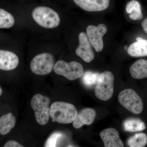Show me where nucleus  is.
I'll use <instances>...</instances> for the list:
<instances>
[{"label":"nucleus","instance_id":"obj_8","mask_svg":"<svg viewBox=\"0 0 147 147\" xmlns=\"http://www.w3.org/2000/svg\"><path fill=\"white\" fill-rule=\"evenodd\" d=\"M108 29L105 25L100 24L97 26H90L87 27V35L91 45L97 52H100L104 46L102 37L107 32Z\"/></svg>","mask_w":147,"mask_h":147},{"label":"nucleus","instance_id":"obj_12","mask_svg":"<svg viewBox=\"0 0 147 147\" xmlns=\"http://www.w3.org/2000/svg\"><path fill=\"white\" fill-rule=\"evenodd\" d=\"M19 59L15 53L0 50V69L5 71L13 70L18 66Z\"/></svg>","mask_w":147,"mask_h":147},{"label":"nucleus","instance_id":"obj_1","mask_svg":"<svg viewBox=\"0 0 147 147\" xmlns=\"http://www.w3.org/2000/svg\"><path fill=\"white\" fill-rule=\"evenodd\" d=\"M78 115L76 107L71 103L57 101L50 107V116L53 122L69 124L73 122Z\"/></svg>","mask_w":147,"mask_h":147},{"label":"nucleus","instance_id":"obj_14","mask_svg":"<svg viewBox=\"0 0 147 147\" xmlns=\"http://www.w3.org/2000/svg\"><path fill=\"white\" fill-rule=\"evenodd\" d=\"M137 40V42H133L129 47L127 53L134 57L147 56V40L138 37Z\"/></svg>","mask_w":147,"mask_h":147},{"label":"nucleus","instance_id":"obj_6","mask_svg":"<svg viewBox=\"0 0 147 147\" xmlns=\"http://www.w3.org/2000/svg\"><path fill=\"white\" fill-rule=\"evenodd\" d=\"M54 71L58 75H61L70 81H74L82 77L84 69L82 64L73 61L67 63L64 61H58L54 67Z\"/></svg>","mask_w":147,"mask_h":147},{"label":"nucleus","instance_id":"obj_24","mask_svg":"<svg viewBox=\"0 0 147 147\" xmlns=\"http://www.w3.org/2000/svg\"><path fill=\"white\" fill-rule=\"evenodd\" d=\"M142 26L144 30L147 34V18L142 22Z\"/></svg>","mask_w":147,"mask_h":147},{"label":"nucleus","instance_id":"obj_16","mask_svg":"<svg viewBox=\"0 0 147 147\" xmlns=\"http://www.w3.org/2000/svg\"><path fill=\"white\" fill-rule=\"evenodd\" d=\"M16 119L12 113H9L0 117V134L5 135L9 133L15 126Z\"/></svg>","mask_w":147,"mask_h":147},{"label":"nucleus","instance_id":"obj_4","mask_svg":"<svg viewBox=\"0 0 147 147\" xmlns=\"http://www.w3.org/2000/svg\"><path fill=\"white\" fill-rule=\"evenodd\" d=\"M115 77L112 72L105 71L99 75L95 87V94L99 100L107 101L113 96L114 93Z\"/></svg>","mask_w":147,"mask_h":147},{"label":"nucleus","instance_id":"obj_17","mask_svg":"<svg viewBox=\"0 0 147 147\" xmlns=\"http://www.w3.org/2000/svg\"><path fill=\"white\" fill-rule=\"evenodd\" d=\"M126 11L132 20H139L143 18L141 5L136 0H132L127 3Z\"/></svg>","mask_w":147,"mask_h":147},{"label":"nucleus","instance_id":"obj_2","mask_svg":"<svg viewBox=\"0 0 147 147\" xmlns=\"http://www.w3.org/2000/svg\"><path fill=\"white\" fill-rule=\"evenodd\" d=\"M32 16L37 24L46 28H54L57 27L60 23L58 13L47 7L39 6L35 8Z\"/></svg>","mask_w":147,"mask_h":147},{"label":"nucleus","instance_id":"obj_21","mask_svg":"<svg viewBox=\"0 0 147 147\" xmlns=\"http://www.w3.org/2000/svg\"><path fill=\"white\" fill-rule=\"evenodd\" d=\"M99 75L97 72L87 71L83 74L82 81L87 86L91 87L97 84Z\"/></svg>","mask_w":147,"mask_h":147},{"label":"nucleus","instance_id":"obj_22","mask_svg":"<svg viewBox=\"0 0 147 147\" xmlns=\"http://www.w3.org/2000/svg\"><path fill=\"white\" fill-rule=\"evenodd\" d=\"M63 137V134L60 132H57L53 133L47 139L45 147H57L58 142Z\"/></svg>","mask_w":147,"mask_h":147},{"label":"nucleus","instance_id":"obj_11","mask_svg":"<svg viewBox=\"0 0 147 147\" xmlns=\"http://www.w3.org/2000/svg\"><path fill=\"white\" fill-rule=\"evenodd\" d=\"M74 3L84 10L88 11H99L106 9L110 0H74Z\"/></svg>","mask_w":147,"mask_h":147},{"label":"nucleus","instance_id":"obj_20","mask_svg":"<svg viewBox=\"0 0 147 147\" xmlns=\"http://www.w3.org/2000/svg\"><path fill=\"white\" fill-rule=\"evenodd\" d=\"M15 20L12 15L0 8V29L9 28L13 26Z\"/></svg>","mask_w":147,"mask_h":147},{"label":"nucleus","instance_id":"obj_19","mask_svg":"<svg viewBox=\"0 0 147 147\" xmlns=\"http://www.w3.org/2000/svg\"><path fill=\"white\" fill-rule=\"evenodd\" d=\"M127 144L130 147H144L147 144V135L145 133L134 134L127 140Z\"/></svg>","mask_w":147,"mask_h":147},{"label":"nucleus","instance_id":"obj_13","mask_svg":"<svg viewBox=\"0 0 147 147\" xmlns=\"http://www.w3.org/2000/svg\"><path fill=\"white\" fill-rule=\"evenodd\" d=\"M96 115V113L94 109L90 108L83 109L79 114L78 113L73 122L74 127L79 129L85 125H91L94 121Z\"/></svg>","mask_w":147,"mask_h":147},{"label":"nucleus","instance_id":"obj_23","mask_svg":"<svg viewBox=\"0 0 147 147\" xmlns=\"http://www.w3.org/2000/svg\"><path fill=\"white\" fill-rule=\"evenodd\" d=\"M4 147H23V146L16 141L11 140L9 141L4 146Z\"/></svg>","mask_w":147,"mask_h":147},{"label":"nucleus","instance_id":"obj_3","mask_svg":"<svg viewBox=\"0 0 147 147\" xmlns=\"http://www.w3.org/2000/svg\"><path fill=\"white\" fill-rule=\"evenodd\" d=\"M50 98L37 94L32 98L31 105L34 112L37 122L40 125L47 123L50 117Z\"/></svg>","mask_w":147,"mask_h":147},{"label":"nucleus","instance_id":"obj_5","mask_svg":"<svg viewBox=\"0 0 147 147\" xmlns=\"http://www.w3.org/2000/svg\"><path fill=\"white\" fill-rule=\"evenodd\" d=\"M120 103L124 108L135 115L141 114L144 109V103L137 93L131 89H127L118 95Z\"/></svg>","mask_w":147,"mask_h":147},{"label":"nucleus","instance_id":"obj_7","mask_svg":"<svg viewBox=\"0 0 147 147\" xmlns=\"http://www.w3.org/2000/svg\"><path fill=\"white\" fill-rule=\"evenodd\" d=\"M55 66V60L49 53H42L36 55L30 63L32 71L36 75H47L52 72Z\"/></svg>","mask_w":147,"mask_h":147},{"label":"nucleus","instance_id":"obj_18","mask_svg":"<svg viewBox=\"0 0 147 147\" xmlns=\"http://www.w3.org/2000/svg\"><path fill=\"white\" fill-rule=\"evenodd\" d=\"M123 127L125 131L131 132L142 131L146 128L144 123L137 119H127L124 122Z\"/></svg>","mask_w":147,"mask_h":147},{"label":"nucleus","instance_id":"obj_10","mask_svg":"<svg viewBox=\"0 0 147 147\" xmlns=\"http://www.w3.org/2000/svg\"><path fill=\"white\" fill-rule=\"evenodd\" d=\"M100 136L105 147H124L119 132L116 129H105L100 132Z\"/></svg>","mask_w":147,"mask_h":147},{"label":"nucleus","instance_id":"obj_9","mask_svg":"<svg viewBox=\"0 0 147 147\" xmlns=\"http://www.w3.org/2000/svg\"><path fill=\"white\" fill-rule=\"evenodd\" d=\"M79 45L76 49V54L84 61L90 63L94 59L95 54L88 36L82 32L79 34Z\"/></svg>","mask_w":147,"mask_h":147},{"label":"nucleus","instance_id":"obj_15","mask_svg":"<svg viewBox=\"0 0 147 147\" xmlns=\"http://www.w3.org/2000/svg\"><path fill=\"white\" fill-rule=\"evenodd\" d=\"M130 74L133 78L137 79L147 77V60L140 59L136 61L130 66Z\"/></svg>","mask_w":147,"mask_h":147},{"label":"nucleus","instance_id":"obj_25","mask_svg":"<svg viewBox=\"0 0 147 147\" xmlns=\"http://www.w3.org/2000/svg\"><path fill=\"white\" fill-rule=\"evenodd\" d=\"M2 90L0 86V96L2 94Z\"/></svg>","mask_w":147,"mask_h":147}]
</instances>
